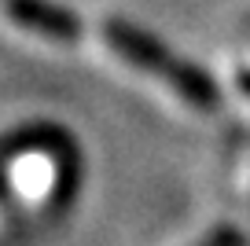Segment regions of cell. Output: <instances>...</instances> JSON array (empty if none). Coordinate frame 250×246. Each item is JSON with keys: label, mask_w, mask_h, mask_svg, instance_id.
Here are the masks:
<instances>
[{"label": "cell", "mask_w": 250, "mask_h": 246, "mask_svg": "<svg viewBox=\"0 0 250 246\" xmlns=\"http://www.w3.org/2000/svg\"><path fill=\"white\" fill-rule=\"evenodd\" d=\"M78 177L74 144L62 132L48 129H26L8 144V187L22 209L52 213L66 202Z\"/></svg>", "instance_id": "cell-1"}, {"label": "cell", "mask_w": 250, "mask_h": 246, "mask_svg": "<svg viewBox=\"0 0 250 246\" xmlns=\"http://www.w3.org/2000/svg\"><path fill=\"white\" fill-rule=\"evenodd\" d=\"M100 37H103V44H107V52L114 55L122 66L136 70L140 77H151V81H155L162 92H169L180 107L199 110V114H203V110L206 114L217 110V103H221L217 85H213L203 70H195L191 62L169 55L155 37L140 33L129 22H118V19H107V22L100 26Z\"/></svg>", "instance_id": "cell-2"}, {"label": "cell", "mask_w": 250, "mask_h": 246, "mask_svg": "<svg viewBox=\"0 0 250 246\" xmlns=\"http://www.w3.org/2000/svg\"><path fill=\"white\" fill-rule=\"evenodd\" d=\"M8 19L22 33L48 44H74L81 37V19L48 0H8Z\"/></svg>", "instance_id": "cell-3"}, {"label": "cell", "mask_w": 250, "mask_h": 246, "mask_svg": "<svg viewBox=\"0 0 250 246\" xmlns=\"http://www.w3.org/2000/svg\"><path fill=\"white\" fill-rule=\"evenodd\" d=\"M232 88L243 103V114H247V140H243V151L235 158V195H239L243 209L250 213V26L243 30L239 48H235V62H232Z\"/></svg>", "instance_id": "cell-4"}, {"label": "cell", "mask_w": 250, "mask_h": 246, "mask_svg": "<svg viewBox=\"0 0 250 246\" xmlns=\"http://www.w3.org/2000/svg\"><path fill=\"white\" fill-rule=\"evenodd\" d=\"M195 246H243V235L235 228H213L210 235H203Z\"/></svg>", "instance_id": "cell-5"}]
</instances>
